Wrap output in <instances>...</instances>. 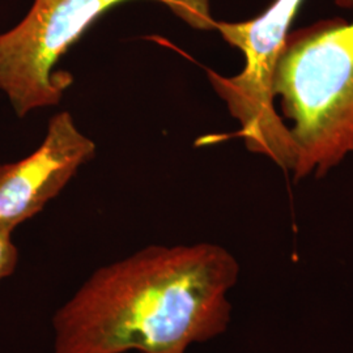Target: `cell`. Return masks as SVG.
<instances>
[{
    "mask_svg": "<svg viewBox=\"0 0 353 353\" xmlns=\"http://www.w3.org/2000/svg\"><path fill=\"white\" fill-rule=\"evenodd\" d=\"M130 0H34L26 17L0 34V90L24 118L55 106L74 77L57 64L100 16ZM186 24L214 29L211 0H154Z\"/></svg>",
    "mask_w": 353,
    "mask_h": 353,
    "instance_id": "cell-3",
    "label": "cell"
},
{
    "mask_svg": "<svg viewBox=\"0 0 353 353\" xmlns=\"http://www.w3.org/2000/svg\"><path fill=\"white\" fill-rule=\"evenodd\" d=\"M239 275L219 245L144 248L96 270L57 310L54 353H186L227 331Z\"/></svg>",
    "mask_w": 353,
    "mask_h": 353,
    "instance_id": "cell-1",
    "label": "cell"
},
{
    "mask_svg": "<svg viewBox=\"0 0 353 353\" xmlns=\"http://www.w3.org/2000/svg\"><path fill=\"white\" fill-rule=\"evenodd\" d=\"M19 263V250L13 243L12 233L0 230V280L11 276Z\"/></svg>",
    "mask_w": 353,
    "mask_h": 353,
    "instance_id": "cell-5",
    "label": "cell"
},
{
    "mask_svg": "<svg viewBox=\"0 0 353 353\" xmlns=\"http://www.w3.org/2000/svg\"><path fill=\"white\" fill-rule=\"evenodd\" d=\"M274 96L292 122L296 179L325 176L353 156V21L290 34L276 64Z\"/></svg>",
    "mask_w": 353,
    "mask_h": 353,
    "instance_id": "cell-2",
    "label": "cell"
},
{
    "mask_svg": "<svg viewBox=\"0 0 353 353\" xmlns=\"http://www.w3.org/2000/svg\"><path fill=\"white\" fill-rule=\"evenodd\" d=\"M94 141L76 126L68 112L51 117L36 151L0 165V230H13L39 214L96 156Z\"/></svg>",
    "mask_w": 353,
    "mask_h": 353,
    "instance_id": "cell-4",
    "label": "cell"
}]
</instances>
